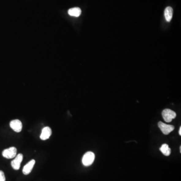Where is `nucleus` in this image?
Here are the masks:
<instances>
[{"label": "nucleus", "mask_w": 181, "mask_h": 181, "mask_svg": "<svg viewBox=\"0 0 181 181\" xmlns=\"http://www.w3.org/2000/svg\"><path fill=\"white\" fill-rule=\"evenodd\" d=\"M10 126L14 131L20 132L22 129V123L19 120H12L10 123Z\"/></svg>", "instance_id": "nucleus-6"}, {"label": "nucleus", "mask_w": 181, "mask_h": 181, "mask_svg": "<svg viewBox=\"0 0 181 181\" xmlns=\"http://www.w3.org/2000/svg\"><path fill=\"white\" fill-rule=\"evenodd\" d=\"M35 164V160H32L29 161L23 168V173L25 175L29 174L30 173H31V171H32Z\"/></svg>", "instance_id": "nucleus-8"}, {"label": "nucleus", "mask_w": 181, "mask_h": 181, "mask_svg": "<svg viewBox=\"0 0 181 181\" xmlns=\"http://www.w3.org/2000/svg\"><path fill=\"white\" fill-rule=\"evenodd\" d=\"M0 181H6L4 173L2 171H0Z\"/></svg>", "instance_id": "nucleus-12"}, {"label": "nucleus", "mask_w": 181, "mask_h": 181, "mask_svg": "<svg viewBox=\"0 0 181 181\" xmlns=\"http://www.w3.org/2000/svg\"><path fill=\"white\" fill-rule=\"evenodd\" d=\"M51 134H52V130L51 128L48 126L45 127L42 130L40 138L43 141H45L50 138Z\"/></svg>", "instance_id": "nucleus-7"}, {"label": "nucleus", "mask_w": 181, "mask_h": 181, "mask_svg": "<svg viewBox=\"0 0 181 181\" xmlns=\"http://www.w3.org/2000/svg\"><path fill=\"white\" fill-rule=\"evenodd\" d=\"M180 153H181V146L180 147Z\"/></svg>", "instance_id": "nucleus-14"}, {"label": "nucleus", "mask_w": 181, "mask_h": 181, "mask_svg": "<svg viewBox=\"0 0 181 181\" xmlns=\"http://www.w3.org/2000/svg\"><path fill=\"white\" fill-rule=\"evenodd\" d=\"M23 159L22 154L19 153L16 156L15 158L11 162L12 167L15 170H18L20 168V164Z\"/></svg>", "instance_id": "nucleus-5"}, {"label": "nucleus", "mask_w": 181, "mask_h": 181, "mask_svg": "<svg viewBox=\"0 0 181 181\" xmlns=\"http://www.w3.org/2000/svg\"><path fill=\"white\" fill-rule=\"evenodd\" d=\"M162 116L166 122H171L172 120L175 118L176 113L172 110L166 109L162 112Z\"/></svg>", "instance_id": "nucleus-2"}, {"label": "nucleus", "mask_w": 181, "mask_h": 181, "mask_svg": "<svg viewBox=\"0 0 181 181\" xmlns=\"http://www.w3.org/2000/svg\"><path fill=\"white\" fill-rule=\"evenodd\" d=\"M17 149L15 147H11L6 149L2 153L4 157L8 159H13L17 156Z\"/></svg>", "instance_id": "nucleus-3"}, {"label": "nucleus", "mask_w": 181, "mask_h": 181, "mask_svg": "<svg viewBox=\"0 0 181 181\" xmlns=\"http://www.w3.org/2000/svg\"><path fill=\"white\" fill-rule=\"evenodd\" d=\"M160 150L164 156H169L171 153V149L168 147L167 144H163L160 149Z\"/></svg>", "instance_id": "nucleus-11"}, {"label": "nucleus", "mask_w": 181, "mask_h": 181, "mask_svg": "<svg viewBox=\"0 0 181 181\" xmlns=\"http://www.w3.org/2000/svg\"><path fill=\"white\" fill-rule=\"evenodd\" d=\"M179 134L180 135H181V127H180V129H179Z\"/></svg>", "instance_id": "nucleus-13"}, {"label": "nucleus", "mask_w": 181, "mask_h": 181, "mask_svg": "<svg viewBox=\"0 0 181 181\" xmlns=\"http://www.w3.org/2000/svg\"><path fill=\"white\" fill-rule=\"evenodd\" d=\"M173 8L171 7H168L164 10V17L166 21L170 22L171 21L173 17Z\"/></svg>", "instance_id": "nucleus-9"}, {"label": "nucleus", "mask_w": 181, "mask_h": 181, "mask_svg": "<svg viewBox=\"0 0 181 181\" xmlns=\"http://www.w3.org/2000/svg\"><path fill=\"white\" fill-rule=\"evenodd\" d=\"M158 126L160 128L163 134L168 135L174 130V126L173 125H168L163 122H159L158 123Z\"/></svg>", "instance_id": "nucleus-4"}, {"label": "nucleus", "mask_w": 181, "mask_h": 181, "mask_svg": "<svg viewBox=\"0 0 181 181\" xmlns=\"http://www.w3.org/2000/svg\"><path fill=\"white\" fill-rule=\"evenodd\" d=\"M81 11L80 8L76 7V8H73L70 9L68 11V13L70 15L74 17H79L81 14Z\"/></svg>", "instance_id": "nucleus-10"}, {"label": "nucleus", "mask_w": 181, "mask_h": 181, "mask_svg": "<svg viewBox=\"0 0 181 181\" xmlns=\"http://www.w3.org/2000/svg\"><path fill=\"white\" fill-rule=\"evenodd\" d=\"M95 159V156L93 152H88L86 153L83 156L82 163L86 167L91 165Z\"/></svg>", "instance_id": "nucleus-1"}]
</instances>
